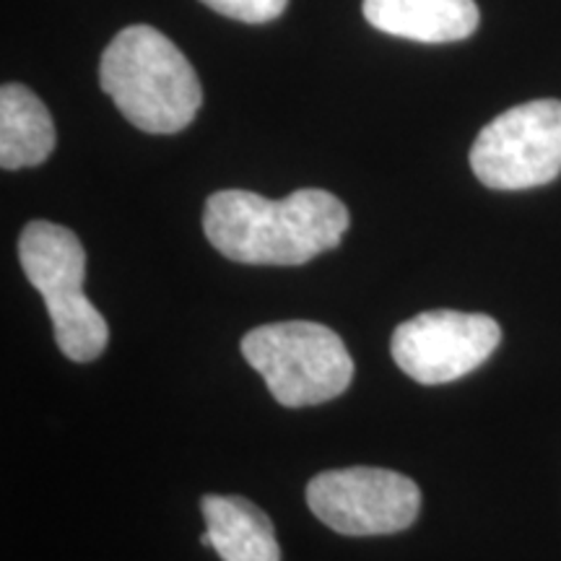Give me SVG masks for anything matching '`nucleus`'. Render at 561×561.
Masks as SVG:
<instances>
[{
    "label": "nucleus",
    "mask_w": 561,
    "mask_h": 561,
    "mask_svg": "<svg viewBox=\"0 0 561 561\" xmlns=\"http://www.w3.org/2000/svg\"><path fill=\"white\" fill-rule=\"evenodd\" d=\"M348 208L320 187L280 201L250 191H219L203 208V231L224 257L244 265H301L335 250Z\"/></svg>",
    "instance_id": "1"
},
{
    "label": "nucleus",
    "mask_w": 561,
    "mask_h": 561,
    "mask_svg": "<svg viewBox=\"0 0 561 561\" xmlns=\"http://www.w3.org/2000/svg\"><path fill=\"white\" fill-rule=\"evenodd\" d=\"M100 83L125 121L144 133L185 130L203 89L191 60L170 37L146 24L128 26L102 53Z\"/></svg>",
    "instance_id": "2"
},
{
    "label": "nucleus",
    "mask_w": 561,
    "mask_h": 561,
    "mask_svg": "<svg viewBox=\"0 0 561 561\" xmlns=\"http://www.w3.org/2000/svg\"><path fill=\"white\" fill-rule=\"evenodd\" d=\"M19 261L50 312L58 348L73 362H94L107 348L110 328L83 291L87 252L73 231L53 221L26 224Z\"/></svg>",
    "instance_id": "3"
},
{
    "label": "nucleus",
    "mask_w": 561,
    "mask_h": 561,
    "mask_svg": "<svg viewBox=\"0 0 561 561\" xmlns=\"http://www.w3.org/2000/svg\"><path fill=\"white\" fill-rule=\"evenodd\" d=\"M242 356L286 409L333 401L354 380V359L341 335L310 320L255 328L242 339Z\"/></svg>",
    "instance_id": "4"
},
{
    "label": "nucleus",
    "mask_w": 561,
    "mask_h": 561,
    "mask_svg": "<svg viewBox=\"0 0 561 561\" xmlns=\"http://www.w3.org/2000/svg\"><path fill=\"white\" fill-rule=\"evenodd\" d=\"M471 170L491 191H530L561 174V102L536 100L494 117L471 149Z\"/></svg>",
    "instance_id": "5"
},
{
    "label": "nucleus",
    "mask_w": 561,
    "mask_h": 561,
    "mask_svg": "<svg viewBox=\"0 0 561 561\" xmlns=\"http://www.w3.org/2000/svg\"><path fill=\"white\" fill-rule=\"evenodd\" d=\"M307 504L341 536H392L416 523L421 491L398 471L354 466L314 476L307 483Z\"/></svg>",
    "instance_id": "6"
},
{
    "label": "nucleus",
    "mask_w": 561,
    "mask_h": 561,
    "mask_svg": "<svg viewBox=\"0 0 561 561\" xmlns=\"http://www.w3.org/2000/svg\"><path fill=\"white\" fill-rule=\"evenodd\" d=\"M500 341V322L489 314L432 310L396 328L390 354L411 380L445 385L479 369Z\"/></svg>",
    "instance_id": "7"
},
{
    "label": "nucleus",
    "mask_w": 561,
    "mask_h": 561,
    "mask_svg": "<svg viewBox=\"0 0 561 561\" xmlns=\"http://www.w3.org/2000/svg\"><path fill=\"white\" fill-rule=\"evenodd\" d=\"M362 11L375 30L424 45L468 39L481 21L476 0H364Z\"/></svg>",
    "instance_id": "8"
},
{
    "label": "nucleus",
    "mask_w": 561,
    "mask_h": 561,
    "mask_svg": "<svg viewBox=\"0 0 561 561\" xmlns=\"http://www.w3.org/2000/svg\"><path fill=\"white\" fill-rule=\"evenodd\" d=\"M210 549L224 561H280L271 517L244 496L206 494L201 500Z\"/></svg>",
    "instance_id": "9"
},
{
    "label": "nucleus",
    "mask_w": 561,
    "mask_h": 561,
    "mask_svg": "<svg viewBox=\"0 0 561 561\" xmlns=\"http://www.w3.org/2000/svg\"><path fill=\"white\" fill-rule=\"evenodd\" d=\"M53 149L55 125L39 96L21 83H5L0 89V167H37Z\"/></svg>",
    "instance_id": "10"
},
{
    "label": "nucleus",
    "mask_w": 561,
    "mask_h": 561,
    "mask_svg": "<svg viewBox=\"0 0 561 561\" xmlns=\"http://www.w3.org/2000/svg\"><path fill=\"white\" fill-rule=\"evenodd\" d=\"M201 3L244 24H268L286 11L289 0H201Z\"/></svg>",
    "instance_id": "11"
},
{
    "label": "nucleus",
    "mask_w": 561,
    "mask_h": 561,
    "mask_svg": "<svg viewBox=\"0 0 561 561\" xmlns=\"http://www.w3.org/2000/svg\"><path fill=\"white\" fill-rule=\"evenodd\" d=\"M201 543H203V546H210V536H208V530L203 533V536H201Z\"/></svg>",
    "instance_id": "12"
}]
</instances>
